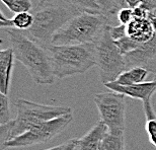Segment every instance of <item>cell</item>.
Returning a JSON list of instances; mask_svg holds the SVG:
<instances>
[{"mask_svg":"<svg viewBox=\"0 0 156 150\" xmlns=\"http://www.w3.org/2000/svg\"><path fill=\"white\" fill-rule=\"evenodd\" d=\"M133 12H134V17H137V18H148L149 17L148 12L146 11L144 8H142L141 6H138V7L134 8Z\"/></svg>","mask_w":156,"mask_h":150,"instance_id":"cell-28","label":"cell"},{"mask_svg":"<svg viewBox=\"0 0 156 150\" xmlns=\"http://www.w3.org/2000/svg\"><path fill=\"white\" fill-rule=\"evenodd\" d=\"M14 105L16 107L17 112L16 118L13 120L11 139L21 135L27 130L44 122L72 114V110L69 107L42 105L23 98L16 99Z\"/></svg>","mask_w":156,"mask_h":150,"instance_id":"cell-5","label":"cell"},{"mask_svg":"<svg viewBox=\"0 0 156 150\" xmlns=\"http://www.w3.org/2000/svg\"><path fill=\"white\" fill-rule=\"evenodd\" d=\"M108 26H112L111 17L108 15L80 12L56 34L51 45L95 43Z\"/></svg>","mask_w":156,"mask_h":150,"instance_id":"cell-4","label":"cell"},{"mask_svg":"<svg viewBox=\"0 0 156 150\" xmlns=\"http://www.w3.org/2000/svg\"><path fill=\"white\" fill-rule=\"evenodd\" d=\"M118 20L120 21V23L122 24H127L131 23L134 18V12L133 9L130 7H124L121 8L117 13Z\"/></svg>","mask_w":156,"mask_h":150,"instance_id":"cell-24","label":"cell"},{"mask_svg":"<svg viewBox=\"0 0 156 150\" xmlns=\"http://www.w3.org/2000/svg\"><path fill=\"white\" fill-rule=\"evenodd\" d=\"M99 150H125L124 136H118L107 133L99 146Z\"/></svg>","mask_w":156,"mask_h":150,"instance_id":"cell-17","label":"cell"},{"mask_svg":"<svg viewBox=\"0 0 156 150\" xmlns=\"http://www.w3.org/2000/svg\"><path fill=\"white\" fill-rule=\"evenodd\" d=\"M125 2H126V6L127 7H130V8H136L138 7L142 4L143 0H125Z\"/></svg>","mask_w":156,"mask_h":150,"instance_id":"cell-29","label":"cell"},{"mask_svg":"<svg viewBox=\"0 0 156 150\" xmlns=\"http://www.w3.org/2000/svg\"><path fill=\"white\" fill-rule=\"evenodd\" d=\"M56 0H37V3H46V2H53Z\"/></svg>","mask_w":156,"mask_h":150,"instance_id":"cell-34","label":"cell"},{"mask_svg":"<svg viewBox=\"0 0 156 150\" xmlns=\"http://www.w3.org/2000/svg\"><path fill=\"white\" fill-rule=\"evenodd\" d=\"M140 6L148 12L149 17L156 15V0H143L142 4Z\"/></svg>","mask_w":156,"mask_h":150,"instance_id":"cell-26","label":"cell"},{"mask_svg":"<svg viewBox=\"0 0 156 150\" xmlns=\"http://www.w3.org/2000/svg\"><path fill=\"white\" fill-rule=\"evenodd\" d=\"M46 48L51 57L55 77L58 79L85 73L96 65L94 43L49 45Z\"/></svg>","mask_w":156,"mask_h":150,"instance_id":"cell-3","label":"cell"},{"mask_svg":"<svg viewBox=\"0 0 156 150\" xmlns=\"http://www.w3.org/2000/svg\"><path fill=\"white\" fill-rule=\"evenodd\" d=\"M1 42H2V41L0 40V48H1ZM0 50H1V49H0Z\"/></svg>","mask_w":156,"mask_h":150,"instance_id":"cell-37","label":"cell"},{"mask_svg":"<svg viewBox=\"0 0 156 150\" xmlns=\"http://www.w3.org/2000/svg\"><path fill=\"white\" fill-rule=\"evenodd\" d=\"M0 20H1V21H9L10 20H9V18H6L4 15L2 14V12L0 11Z\"/></svg>","mask_w":156,"mask_h":150,"instance_id":"cell-33","label":"cell"},{"mask_svg":"<svg viewBox=\"0 0 156 150\" xmlns=\"http://www.w3.org/2000/svg\"><path fill=\"white\" fill-rule=\"evenodd\" d=\"M7 29V27H12V23H11V20L9 21H1L0 20V29Z\"/></svg>","mask_w":156,"mask_h":150,"instance_id":"cell-30","label":"cell"},{"mask_svg":"<svg viewBox=\"0 0 156 150\" xmlns=\"http://www.w3.org/2000/svg\"><path fill=\"white\" fill-rule=\"evenodd\" d=\"M14 59V54L11 48L2 50L0 57V91L4 95H7L9 90Z\"/></svg>","mask_w":156,"mask_h":150,"instance_id":"cell-13","label":"cell"},{"mask_svg":"<svg viewBox=\"0 0 156 150\" xmlns=\"http://www.w3.org/2000/svg\"><path fill=\"white\" fill-rule=\"evenodd\" d=\"M118 4H119V7L121 8H124V7H127L126 6V2H125V0H117Z\"/></svg>","mask_w":156,"mask_h":150,"instance_id":"cell-32","label":"cell"},{"mask_svg":"<svg viewBox=\"0 0 156 150\" xmlns=\"http://www.w3.org/2000/svg\"><path fill=\"white\" fill-rule=\"evenodd\" d=\"M98 6L101 9V12L108 17L114 16L120 10L117 0H96Z\"/></svg>","mask_w":156,"mask_h":150,"instance_id":"cell-22","label":"cell"},{"mask_svg":"<svg viewBox=\"0 0 156 150\" xmlns=\"http://www.w3.org/2000/svg\"><path fill=\"white\" fill-rule=\"evenodd\" d=\"M149 20L151 21V24H152V27H153V30H154V34H156V15H153V16H150Z\"/></svg>","mask_w":156,"mask_h":150,"instance_id":"cell-31","label":"cell"},{"mask_svg":"<svg viewBox=\"0 0 156 150\" xmlns=\"http://www.w3.org/2000/svg\"><path fill=\"white\" fill-rule=\"evenodd\" d=\"M149 73L148 70L144 69L142 67H133L125 70L120 76H119L114 82L120 85H133V84L144 82L147 75Z\"/></svg>","mask_w":156,"mask_h":150,"instance_id":"cell-14","label":"cell"},{"mask_svg":"<svg viewBox=\"0 0 156 150\" xmlns=\"http://www.w3.org/2000/svg\"><path fill=\"white\" fill-rule=\"evenodd\" d=\"M12 27L18 30H27L34 23V14L30 11L16 13L11 18Z\"/></svg>","mask_w":156,"mask_h":150,"instance_id":"cell-18","label":"cell"},{"mask_svg":"<svg viewBox=\"0 0 156 150\" xmlns=\"http://www.w3.org/2000/svg\"><path fill=\"white\" fill-rule=\"evenodd\" d=\"M72 120V114H68L44 122L42 124L33 127L32 129L27 130L21 135L10 139L6 143L5 148L27 147V146H34L49 142L63 132Z\"/></svg>","mask_w":156,"mask_h":150,"instance_id":"cell-8","label":"cell"},{"mask_svg":"<svg viewBox=\"0 0 156 150\" xmlns=\"http://www.w3.org/2000/svg\"><path fill=\"white\" fill-rule=\"evenodd\" d=\"M154 75H155V76H154V80L156 81V74H154Z\"/></svg>","mask_w":156,"mask_h":150,"instance_id":"cell-38","label":"cell"},{"mask_svg":"<svg viewBox=\"0 0 156 150\" xmlns=\"http://www.w3.org/2000/svg\"><path fill=\"white\" fill-rule=\"evenodd\" d=\"M127 35L139 44H143L151 40L154 36V30L149 18H137L127 24Z\"/></svg>","mask_w":156,"mask_h":150,"instance_id":"cell-12","label":"cell"},{"mask_svg":"<svg viewBox=\"0 0 156 150\" xmlns=\"http://www.w3.org/2000/svg\"><path fill=\"white\" fill-rule=\"evenodd\" d=\"M111 36L114 41H119L123 39L127 35V26L126 24H118V26H111Z\"/></svg>","mask_w":156,"mask_h":150,"instance_id":"cell-25","label":"cell"},{"mask_svg":"<svg viewBox=\"0 0 156 150\" xmlns=\"http://www.w3.org/2000/svg\"><path fill=\"white\" fill-rule=\"evenodd\" d=\"M127 69L142 67L156 74V34L148 42L141 44L136 50L125 55Z\"/></svg>","mask_w":156,"mask_h":150,"instance_id":"cell-9","label":"cell"},{"mask_svg":"<svg viewBox=\"0 0 156 150\" xmlns=\"http://www.w3.org/2000/svg\"><path fill=\"white\" fill-rule=\"evenodd\" d=\"M76 144H77V139H71L66 143H64V144L59 145L57 150H75Z\"/></svg>","mask_w":156,"mask_h":150,"instance_id":"cell-27","label":"cell"},{"mask_svg":"<svg viewBox=\"0 0 156 150\" xmlns=\"http://www.w3.org/2000/svg\"><path fill=\"white\" fill-rule=\"evenodd\" d=\"M105 86L108 89L115 91L117 93H121L125 96H129L131 98L139 99L142 102H151L152 96L156 93V81H146V82H141L133 84V85H120L116 82H108L105 83Z\"/></svg>","mask_w":156,"mask_h":150,"instance_id":"cell-10","label":"cell"},{"mask_svg":"<svg viewBox=\"0 0 156 150\" xmlns=\"http://www.w3.org/2000/svg\"><path fill=\"white\" fill-rule=\"evenodd\" d=\"M32 13L34 14L32 27L21 32L37 43L47 47L51 45L56 34L80 12L64 0H56L53 2L37 3Z\"/></svg>","mask_w":156,"mask_h":150,"instance_id":"cell-2","label":"cell"},{"mask_svg":"<svg viewBox=\"0 0 156 150\" xmlns=\"http://www.w3.org/2000/svg\"><path fill=\"white\" fill-rule=\"evenodd\" d=\"M111 26L102 32L95 45V63L98 68L101 81L104 83L113 82L127 70L125 56L122 54L116 42L111 36Z\"/></svg>","mask_w":156,"mask_h":150,"instance_id":"cell-6","label":"cell"},{"mask_svg":"<svg viewBox=\"0 0 156 150\" xmlns=\"http://www.w3.org/2000/svg\"><path fill=\"white\" fill-rule=\"evenodd\" d=\"M1 2L15 14L30 11L33 9V3L30 0H1Z\"/></svg>","mask_w":156,"mask_h":150,"instance_id":"cell-19","label":"cell"},{"mask_svg":"<svg viewBox=\"0 0 156 150\" xmlns=\"http://www.w3.org/2000/svg\"><path fill=\"white\" fill-rule=\"evenodd\" d=\"M13 120L6 125H0V150L5 149V145L11 139Z\"/></svg>","mask_w":156,"mask_h":150,"instance_id":"cell-23","label":"cell"},{"mask_svg":"<svg viewBox=\"0 0 156 150\" xmlns=\"http://www.w3.org/2000/svg\"><path fill=\"white\" fill-rule=\"evenodd\" d=\"M14 58L27 68L37 84L50 85L55 82L51 57L45 46L32 40L18 30H6Z\"/></svg>","mask_w":156,"mask_h":150,"instance_id":"cell-1","label":"cell"},{"mask_svg":"<svg viewBox=\"0 0 156 150\" xmlns=\"http://www.w3.org/2000/svg\"><path fill=\"white\" fill-rule=\"evenodd\" d=\"M108 132V127L104 122H98L85 135L77 139L75 150H99L102 139Z\"/></svg>","mask_w":156,"mask_h":150,"instance_id":"cell-11","label":"cell"},{"mask_svg":"<svg viewBox=\"0 0 156 150\" xmlns=\"http://www.w3.org/2000/svg\"><path fill=\"white\" fill-rule=\"evenodd\" d=\"M93 101L101 115V121L108 127V133L124 136L127 108L125 95L111 90L110 92L95 93Z\"/></svg>","mask_w":156,"mask_h":150,"instance_id":"cell-7","label":"cell"},{"mask_svg":"<svg viewBox=\"0 0 156 150\" xmlns=\"http://www.w3.org/2000/svg\"><path fill=\"white\" fill-rule=\"evenodd\" d=\"M68 4L73 6L79 12H88L94 14H104L96 0H64Z\"/></svg>","mask_w":156,"mask_h":150,"instance_id":"cell-16","label":"cell"},{"mask_svg":"<svg viewBox=\"0 0 156 150\" xmlns=\"http://www.w3.org/2000/svg\"><path fill=\"white\" fill-rule=\"evenodd\" d=\"M59 147V145L58 146H55V147H52V148H49V149H46V150H57Z\"/></svg>","mask_w":156,"mask_h":150,"instance_id":"cell-35","label":"cell"},{"mask_svg":"<svg viewBox=\"0 0 156 150\" xmlns=\"http://www.w3.org/2000/svg\"><path fill=\"white\" fill-rule=\"evenodd\" d=\"M116 42V45L118 46V48L120 49L121 53L124 56L129 54V53L133 52L134 50H136L138 47L141 45L138 42H136L135 40H133L132 38H130L129 36H126L123 39L119 40V41H115Z\"/></svg>","mask_w":156,"mask_h":150,"instance_id":"cell-21","label":"cell"},{"mask_svg":"<svg viewBox=\"0 0 156 150\" xmlns=\"http://www.w3.org/2000/svg\"><path fill=\"white\" fill-rule=\"evenodd\" d=\"M143 111L146 118V133L148 135L149 141L156 148V112L152 105V101L143 102Z\"/></svg>","mask_w":156,"mask_h":150,"instance_id":"cell-15","label":"cell"},{"mask_svg":"<svg viewBox=\"0 0 156 150\" xmlns=\"http://www.w3.org/2000/svg\"><path fill=\"white\" fill-rule=\"evenodd\" d=\"M11 121L12 120L7 95H4L0 91V125H6L10 123Z\"/></svg>","mask_w":156,"mask_h":150,"instance_id":"cell-20","label":"cell"},{"mask_svg":"<svg viewBox=\"0 0 156 150\" xmlns=\"http://www.w3.org/2000/svg\"><path fill=\"white\" fill-rule=\"evenodd\" d=\"M1 54H2V50H0V57H1Z\"/></svg>","mask_w":156,"mask_h":150,"instance_id":"cell-36","label":"cell"}]
</instances>
